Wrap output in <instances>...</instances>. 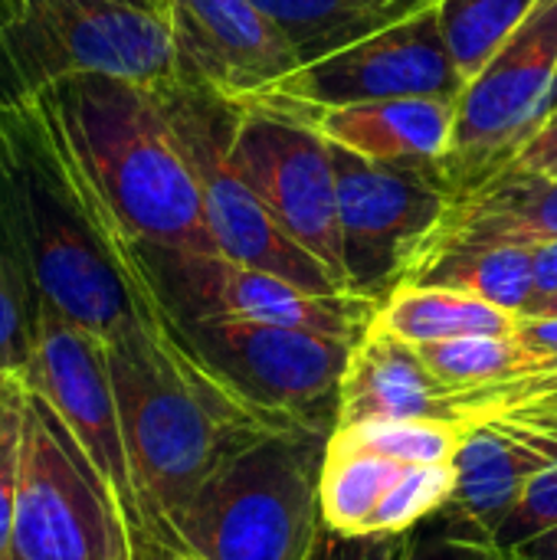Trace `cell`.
Returning <instances> with one entry per match:
<instances>
[{"label": "cell", "mask_w": 557, "mask_h": 560, "mask_svg": "<svg viewBox=\"0 0 557 560\" xmlns=\"http://www.w3.org/2000/svg\"><path fill=\"white\" fill-rule=\"evenodd\" d=\"M0 243L33 312L53 308L102 341L141 318L118 233L39 95L0 108Z\"/></svg>", "instance_id": "1"}, {"label": "cell", "mask_w": 557, "mask_h": 560, "mask_svg": "<svg viewBox=\"0 0 557 560\" xmlns=\"http://www.w3.org/2000/svg\"><path fill=\"white\" fill-rule=\"evenodd\" d=\"M141 295V318L105 341V358L151 538L171 548L167 518L197 486L240 446L292 423L246 407Z\"/></svg>", "instance_id": "2"}, {"label": "cell", "mask_w": 557, "mask_h": 560, "mask_svg": "<svg viewBox=\"0 0 557 560\" xmlns=\"http://www.w3.org/2000/svg\"><path fill=\"white\" fill-rule=\"evenodd\" d=\"M105 207L118 243L217 253L197 177L154 89L76 75L36 92Z\"/></svg>", "instance_id": "3"}, {"label": "cell", "mask_w": 557, "mask_h": 560, "mask_svg": "<svg viewBox=\"0 0 557 560\" xmlns=\"http://www.w3.org/2000/svg\"><path fill=\"white\" fill-rule=\"evenodd\" d=\"M332 433L292 427L230 453L167 518L171 548L200 560H305L322 528Z\"/></svg>", "instance_id": "4"}, {"label": "cell", "mask_w": 557, "mask_h": 560, "mask_svg": "<svg viewBox=\"0 0 557 560\" xmlns=\"http://www.w3.org/2000/svg\"><path fill=\"white\" fill-rule=\"evenodd\" d=\"M154 95L197 177L217 256L279 276L315 295H345V285L312 253H305L279 230V223L233 167L230 138L236 128L240 102H230L184 79L154 89Z\"/></svg>", "instance_id": "5"}, {"label": "cell", "mask_w": 557, "mask_h": 560, "mask_svg": "<svg viewBox=\"0 0 557 560\" xmlns=\"http://www.w3.org/2000/svg\"><path fill=\"white\" fill-rule=\"evenodd\" d=\"M13 560H135L125 525L53 407L23 387Z\"/></svg>", "instance_id": "6"}, {"label": "cell", "mask_w": 557, "mask_h": 560, "mask_svg": "<svg viewBox=\"0 0 557 560\" xmlns=\"http://www.w3.org/2000/svg\"><path fill=\"white\" fill-rule=\"evenodd\" d=\"M164 322L256 413L335 433L351 341L236 318Z\"/></svg>", "instance_id": "7"}, {"label": "cell", "mask_w": 557, "mask_h": 560, "mask_svg": "<svg viewBox=\"0 0 557 560\" xmlns=\"http://www.w3.org/2000/svg\"><path fill=\"white\" fill-rule=\"evenodd\" d=\"M7 43L30 95L76 75L144 89L177 79L171 20L115 0H23Z\"/></svg>", "instance_id": "8"}, {"label": "cell", "mask_w": 557, "mask_h": 560, "mask_svg": "<svg viewBox=\"0 0 557 560\" xmlns=\"http://www.w3.org/2000/svg\"><path fill=\"white\" fill-rule=\"evenodd\" d=\"M557 85V0H542L492 62L456 98V125L443 161L450 200L483 187L548 121Z\"/></svg>", "instance_id": "9"}, {"label": "cell", "mask_w": 557, "mask_h": 560, "mask_svg": "<svg viewBox=\"0 0 557 560\" xmlns=\"http://www.w3.org/2000/svg\"><path fill=\"white\" fill-rule=\"evenodd\" d=\"M20 384L39 394L72 433L76 446L89 459L125 525L131 555L135 560L141 558V551L151 548L154 538L135 486L105 341L89 328L56 315L53 308H36L33 354Z\"/></svg>", "instance_id": "10"}, {"label": "cell", "mask_w": 557, "mask_h": 560, "mask_svg": "<svg viewBox=\"0 0 557 560\" xmlns=\"http://www.w3.org/2000/svg\"><path fill=\"white\" fill-rule=\"evenodd\" d=\"M338 243L348 295L384 302L420 259L450 210L440 177L374 164L332 144Z\"/></svg>", "instance_id": "11"}, {"label": "cell", "mask_w": 557, "mask_h": 560, "mask_svg": "<svg viewBox=\"0 0 557 560\" xmlns=\"http://www.w3.org/2000/svg\"><path fill=\"white\" fill-rule=\"evenodd\" d=\"M230 161L279 230L345 285L332 144L309 121L246 102L230 138Z\"/></svg>", "instance_id": "12"}, {"label": "cell", "mask_w": 557, "mask_h": 560, "mask_svg": "<svg viewBox=\"0 0 557 560\" xmlns=\"http://www.w3.org/2000/svg\"><path fill=\"white\" fill-rule=\"evenodd\" d=\"M463 89L466 79L443 43L437 7H430L335 56L295 69L253 102L276 108H348L397 98L456 102Z\"/></svg>", "instance_id": "13"}, {"label": "cell", "mask_w": 557, "mask_h": 560, "mask_svg": "<svg viewBox=\"0 0 557 560\" xmlns=\"http://www.w3.org/2000/svg\"><path fill=\"white\" fill-rule=\"evenodd\" d=\"M177 79L253 102L299 69L279 26L253 0H171Z\"/></svg>", "instance_id": "14"}, {"label": "cell", "mask_w": 557, "mask_h": 560, "mask_svg": "<svg viewBox=\"0 0 557 560\" xmlns=\"http://www.w3.org/2000/svg\"><path fill=\"white\" fill-rule=\"evenodd\" d=\"M368 420H440L473 427L489 420V404L483 394H460L440 384L414 345L371 322L364 338L351 348L335 430Z\"/></svg>", "instance_id": "15"}, {"label": "cell", "mask_w": 557, "mask_h": 560, "mask_svg": "<svg viewBox=\"0 0 557 560\" xmlns=\"http://www.w3.org/2000/svg\"><path fill=\"white\" fill-rule=\"evenodd\" d=\"M276 108V105H272ZM309 121L328 144L355 151L374 164L407 167L440 177L450 154L456 102L397 98L348 108H282ZM443 180V177H440Z\"/></svg>", "instance_id": "16"}, {"label": "cell", "mask_w": 557, "mask_h": 560, "mask_svg": "<svg viewBox=\"0 0 557 560\" xmlns=\"http://www.w3.org/2000/svg\"><path fill=\"white\" fill-rule=\"evenodd\" d=\"M548 240H557V174L502 171L483 187L450 200L430 243L535 249Z\"/></svg>", "instance_id": "17"}, {"label": "cell", "mask_w": 557, "mask_h": 560, "mask_svg": "<svg viewBox=\"0 0 557 560\" xmlns=\"http://www.w3.org/2000/svg\"><path fill=\"white\" fill-rule=\"evenodd\" d=\"M548 466L555 463L512 436L499 417L473 423L453 459L456 489L450 505L496 538L525 486Z\"/></svg>", "instance_id": "18"}, {"label": "cell", "mask_w": 557, "mask_h": 560, "mask_svg": "<svg viewBox=\"0 0 557 560\" xmlns=\"http://www.w3.org/2000/svg\"><path fill=\"white\" fill-rule=\"evenodd\" d=\"M292 46L299 69L335 56L387 26H397L437 0H253Z\"/></svg>", "instance_id": "19"}, {"label": "cell", "mask_w": 557, "mask_h": 560, "mask_svg": "<svg viewBox=\"0 0 557 560\" xmlns=\"http://www.w3.org/2000/svg\"><path fill=\"white\" fill-rule=\"evenodd\" d=\"M404 285H437L476 295L512 315H525L535 295V259L529 246L430 243Z\"/></svg>", "instance_id": "20"}, {"label": "cell", "mask_w": 557, "mask_h": 560, "mask_svg": "<svg viewBox=\"0 0 557 560\" xmlns=\"http://www.w3.org/2000/svg\"><path fill=\"white\" fill-rule=\"evenodd\" d=\"M374 325L420 348L453 338L515 335L519 315L489 305L476 295L437 285H397L374 315Z\"/></svg>", "instance_id": "21"}, {"label": "cell", "mask_w": 557, "mask_h": 560, "mask_svg": "<svg viewBox=\"0 0 557 560\" xmlns=\"http://www.w3.org/2000/svg\"><path fill=\"white\" fill-rule=\"evenodd\" d=\"M401 472H404L401 463L361 450H348L328 440L322 489H318L322 525L341 535H371V518Z\"/></svg>", "instance_id": "22"}, {"label": "cell", "mask_w": 557, "mask_h": 560, "mask_svg": "<svg viewBox=\"0 0 557 560\" xmlns=\"http://www.w3.org/2000/svg\"><path fill=\"white\" fill-rule=\"evenodd\" d=\"M538 3L542 0H437V23L460 75L473 82Z\"/></svg>", "instance_id": "23"}, {"label": "cell", "mask_w": 557, "mask_h": 560, "mask_svg": "<svg viewBox=\"0 0 557 560\" xmlns=\"http://www.w3.org/2000/svg\"><path fill=\"white\" fill-rule=\"evenodd\" d=\"M469 427L440 423V420H368L341 427L332 433V443L361 450L401 466H440L453 463Z\"/></svg>", "instance_id": "24"}, {"label": "cell", "mask_w": 557, "mask_h": 560, "mask_svg": "<svg viewBox=\"0 0 557 560\" xmlns=\"http://www.w3.org/2000/svg\"><path fill=\"white\" fill-rule=\"evenodd\" d=\"M453 489H456L453 463L404 466V472L397 476V482L381 499L371 518V535H407L423 518L440 512L453 499Z\"/></svg>", "instance_id": "25"}, {"label": "cell", "mask_w": 557, "mask_h": 560, "mask_svg": "<svg viewBox=\"0 0 557 560\" xmlns=\"http://www.w3.org/2000/svg\"><path fill=\"white\" fill-rule=\"evenodd\" d=\"M404 560H512V555L446 502L440 512L407 532Z\"/></svg>", "instance_id": "26"}, {"label": "cell", "mask_w": 557, "mask_h": 560, "mask_svg": "<svg viewBox=\"0 0 557 560\" xmlns=\"http://www.w3.org/2000/svg\"><path fill=\"white\" fill-rule=\"evenodd\" d=\"M33 299L0 243V381H23L33 354Z\"/></svg>", "instance_id": "27"}, {"label": "cell", "mask_w": 557, "mask_h": 560, "mask_svg": "<svg viewBox=\"0 0 557 560\" xmlns=\"http://www.w3.org/2000/svg\"><path fill=\"white\" fill-rule=\"evenodd\" d=\"M23 446V384L0 387V560H13V505Z\"/></svg>", "instance_id": "28"}, {"label": "cell", "mask_w": 557, "mask_h": 560, "mask_svg": "<svg viewBox=\"0 0 557 560\" xmlns=\"http://www.w3.org/2000/svg\"><path fill=\"white\" fill-rule=\"evenodd\" d=\"M552 528H557V463L548 466L545 472H538L525 486L522 499L515 502V509L496 532V545L502 551H515L519 545H525Z\"/></svg>", "instance_id": "29"}, {"label": "cell", "mask_w": 557, "mask_h": 560, "mask_svg": "<svg viewBox=\"0 0 557 560\" xmlns=\"http://www.w3.org/2000/svg\"><path fill=\"white\" fill-rule=\"evenodd\" d=\"M407 535H341L318 528L305 560H404Z\"/></svg>", "instance_id": "30"}, {"label": "cell", "mask_w": 557, "mask_h": 560, "mask_svg": "<svg viewBox=\"0 0 557 560\" xmlns=\"http://www.w3.org/2000/svg\"><path fill=\"white\" fill-rule=\"evenodd\" d=\"M506 171H538L557 174V112L529 138V144L512 158ZM502 174V171H499Z\"/></svg>", "instance_id": "31"}, {"label": "cell", "mask_w": 557, "mask_h": 560, "mask_svg": "<svg viewBox=\"0 0 557 560\" xmlns=\"http://www.w3.org/2000/svg\"><path fill=\"white\" fill-rule=\"evenodd\" d=\"M532 259H535V295L525 315H535L545 302H552L557 295V240L535 246Z\"/></svg>", "instance_id": "32"}, {"label": "cell", "mask_w": 557, "mask_h": 560, "mask_svg": "<svg viewBox=\"0 0 557 560\" xmlns=\"http://www.w3.org/2000/svg\"><path fill=\"white\" fill-rule=\"evenodd\" d=\"M515 338L545 358H557V315H519Z\"/></svg>", "instance_id": "33"}, {"label": "cell", "mask_w": 557, "mask_h": 560, "mask_svg": "<svg viewBox=\"0 0 557 560\" xmlns=\"http://www.w3.org/2000/svg\"><path fill=\"white\" fill-rule=\"evenodd\" d=\"M30 92L20 79V69L13 62V52H10V43H7V30L0 26V108L7 105H16L23 102Z\"/></svg>", "instance_id": "34"}, {"label": "cell", "mask_w": 557, "mask_h": 560, "mask_svg": "<svg viewBox=\"0 0 557 560\" xmlns=\"http://www.w3.org/2000/svg\"><path fill=\"white\" fill-rule=\"evenodd\" d=\"M509 555H512V560H557V528L532 538V541H525V545H519Z\"/></svg>", "instance_id": "35"}, {"label": "cell", "mask_w": 557, "mask_h": 560, "mask_svg": "<svg viewBox=\"0 0 557 560\" xmlns=\"http://www.w3.org/2000/svg\"><path fill=\"white\" fill-rule=\"evenodd\" d=\"M138 560H200V558H197V555H190V551H181V548L151 545V548H144V551H141V558Z\"/></svg>", "instance_id": "36"}, {"label": "cell", "mask_w": 557, "mask_h": 560, "mask_svg": "<svg viewBox=\"0 0 557 560\" xmlns=\"http://www.w3.org/2000/svg\"><path fill=\"white\" fill-rule=\"evenodd\" d=\"M115 3H125V7H135V10H148V13H158V16H167V10H171V0H115Z\"/></svg>", "instance_id": "37"}, {"label": "cell", "mask_w": 557, "mask_h": 560, "mask_svg": "<svg viewBox=\"0 0 557 560\" xmlns=\"http://www.w3.org/2000/svg\"><path fill=\"white\" fill-rule=\"evenodd\" d=\"M23 13V0H0V26L7 30Z\"/></svg>", "instance_id": "38"}, {"label": "cell", "mask_w": 557, "mask_h": 560, "mask_svg": "<svg viewBox=\"0 0 557 560\" xmlns=\"http://www.w3.org/2000/svg\"><path fill=\"white\" fill-rule=\"evenodd\" d=\"M525 410H535V413H557V390L552 397H545L542 404H532V407H525Z\"/></svg>", "instance_id": "39"}, {"label": "cell", "mask_w": 557, "mask_h": 560, "mask_svg": "<svg viewBox=\"0 0 557 560\" xmlns=\"http://www.w3.org/2000/svg\"><path fill=\"white\" fill-rule=\"evenodd\" d=\"M535 315H557V295L552 299V302H545V305H542V308H538Z\"/></svg>", "instance_id": "40"}, {"label": "cell", "mask_w": 557, "mask_h": 560, "mask_svg": "<svg viewBox=\"0 0 557 560\" xmlns=\"http://www.w3.org/2000/svg\"><path fill=\"white\" fill-rule=\"evenodd\" d=\"M552 112H557V85H555V98H552ZM552 118V115H548Z\"/></svg>", "instance_id": "41"}, {"label": "cell", "mask_w": 557, "mask_h": 560, "mask_svg": "<svg viewBox=\"0 0 557 560\" xmlns=\"http://www.w3.org/2000/svg\"><path fill=\"white\" fill-rule=\"evenodd\" d=\"M3 384H10V381H0V387H3Z\"/></svg>", "instance_id": "42"}, {"label": "cell", "mask_w": 557, "mask_h": 560, "mask_svg": "<svg viewBox=\"0 0 557 560\" xmlns=\"http://www.w3.org/2000/svg\"><path fill=\"white\" fill-rule=\"evenodd\" d=\"M552 115H555V112H552Z\"/></svg>", "instance_id": "43"}]
</instances>
